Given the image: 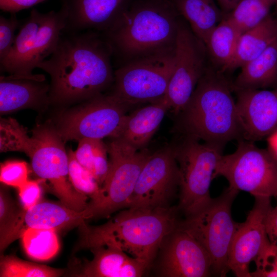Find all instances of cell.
<instances>
[{
  "instance_id": "cell-23",
  "label": "cell",
  "mask_w": 277,
  "mask_h": 277,
  "mask_svg": "<svg viewBox=\"0 0 277 277\" xmlns=\"http://www.w3.org/2000/svg\"><path fill=\"white\" fill-rule=\"evenodd\" d=\"M86 220L85 210L79 212L63 204L39 202L26 210L24 225L25 229L32 227L57 231L79 226Z\"/></svg>"
},
{
  "instance_id": "cell-26",
  "label": "cell",
  "mask_w": 277,
  "mask_h": 277,
  "mask_svg": "<svg viewBox=\"0 0 277 277\" xmlns=\"http://www.w3.org/2000/svg\"><path fill=\"white\" fill-rule=\"evenodd\" d=\"M242 33L225 17L213 29L204 44L207 53L222 73L228 71Z\"/></svg>"
},
{
  "instance_id": "cell-4",
  "label": "cell",
  "mask_w": 277,
  "mask_h": 277,
  "mask_svg": "<svg viewBox=\"0 0 277 277\" xmlns=\"http://www.w3.org/2000/svg\"><path fill=\"white\" fill-rule=\"evenodd\" d=\"M222 73L207 68L180 112V127L186 137L223 148L242 135L232 86Z\"/></svg>"
},
{
  "instance_id": "cell-35",
  "label": "cell",
  "mask_w": 277,
  "mask_h": 277,
  "mask_svg": "<svg viewBox=\"0 0 277 277\" xmlns=\"http://www.w3.org/2000/svg\"><path fill=\"white\" fill-rule=\"evenodd\" d=\"M11 14L8 18L0 16V61L10 53L15 39V30L20 24L15 13Z\"/></svg>"
},
{
  "instance_id": "cell-31",
  "label": "cell",
  "mask_w": 277,
  "mask_h": 277,
  "mask_svg": "<svg viewBox=\"0 0 277 277\" xmlns=\"http://www.w3.org/2000/svg\"><path fill=\"white\" fill-rule=\"evenodd\" d=\"M64 272L63 269L31 263L14 255L1 258V277H57Z\"/></svg>"
},
{
  "instance_id": "cell-21",
  "label": "cell",
  "mask_w": 277,
  "mask_h": 277,
  "mask_svg": "<svg viewBox=\"0 0 277 277\" xmlns=\"http://www.w3.org/2000/svg\"><path fill=\"white\" fill-rule=\"evenodd\" d=\"M170 106L165 97L162 100L127 115L118 135L119 138L137 149L148 143Z\"/></svg>"
},
{
  "instance_id": "cell-11",
  "label": "cell",
  "mask_w": 277,
  "mask_h": 277,
  "mask_svg": "<svg viewBox=\"0 0 277 277\" xmlns=\"http://www.w3.org/2000/svg\"><path fill=\"white\" fill-rule=\"evenodd\" d=\"M174 62V49L124 63L114 72L112 94L128 106L162 100L167 92Z\"/></svg>"
},
{
  "instance_id": "cell-39",
  "label": "cell",
  "mask_w": 277,
  "mask_h": 277,
  "mask_svg": "<svg viewBox=\"0 0 277 277\" xmlns=\"http://www.w3.org/2000/svg\"><path fill=\"white\" fill-rule=\"evenodd\" d=\"M265 223L268 239L271 245L277 249V206L270 208Z\"/></svg>"
},
{
  "instance_id": "cell-37",
  "label": "cell",
  "mask_w": 277,
  "mask_h": 277,
  "mask_svg": "<svg viewBox=\"0 0 277 277\" xmlns=\"http://www.w3.org/2000/svg\"><path fill=\"white\" fill-rule=\"evenodd\" d=\"M18 189L22 206L25 210L29 209L39 202L42 189L38 182L28 180Z\"/></svg>"
},
{
  "instance_id": "cell-2",
  "label": "cell",
  "mask_w": 277,
  "mask_h": 277,
  "mask_svg": "<svg viewBox=\"0 0 277 277\" xmlns=\"http://www.w3.org/2000/svg\"><path fill=\"white\" fill-rule=\"evenodd\" d=\"M177 206L168 208H127L106 223L79 226L76 250L99 246H116L150 266L165 238L178 227Z\"/></svg>"
},
{
  "instance_id": "cell-7",
  "label": "cell",
  "mask_w": 277,
  "mask_h": 277,
  "mask_svg": "<svg viewBox=\"0 0 277 277\" xmlns=\"http://www.w3.org/2000/svg\"><path fill=\"white\" fill-rule=\"evenodd\" d=\"M66 23L61 9L46 13L32 9L21 26L10 53L0 61L1 71L10 74H32L55 49Z\"/></svg>"
},
{
  "instance_id": "cell-5",
  "label": "cell",
  "mask_w": 277,
  "mask_h": 277,
  "mask_svg": "<svg viewBox=\"0 0 277 277\" xmlns=\"http://www.w3.org/2000/svg\"><path fill=\"white\" fill-rule=\"evenodd\" d=\"M238 191L228 187L196 213L181 220L178 228L192 236L205 248L211 260L212 275L225 276L230 271L231 245L239 225L231 215Z\"/></svg>"
},
{
  "instance_id": "cell-8",
  "label": "cell",
  "mask_w": 277,
  "mask_h": 277,
  "mask_svg": "<svg viewBox=\"0 0 277 277\" xmlns=\"http://www.w3.org/2000/svg\"><path fill=\"white\" fill-rule=\"evenodd\" d=\"M219 176L227 180L231 188L254 197L277 196V157L253 142L240 140L234 152L222 154L213 177Z\"/></svg>"
},
{
  "instance_id": "cell-34",
  "label": "cell",
  "mask_w": 277,
  "mask_h": 277,
  "mask_svg": "<svg viewBox=\"0 0 277 277\" xmlns=\"http://www.w3.org/2000/svg\"><path fill=\"white\" fill-rule=\"evenodd\" d=\"M27 164L21 161H9L1 164L0 181L4 184L19 188L28 181Z\"/></svg>"
},
{
  "instance_id": "cell-20",
  "label": "cell",
  "mask_w": 277,
  "mask_h": 277,
  "mask_svg": "<svg viewBox=\"0 0 277 277\" xmlns=\"http://www.w3.org/2000/svg\"><path fill=\"white\" fill-rule=\"evenodd\" d=\"M90 250L93 258L85 263L77 274L79 276L140 277L150 266L113 245H104Z\"/></svg>"
},
{
  "instance_id": "cell-42",
  "label": "cell",
  "mask_w": 277,
  "mask_h": 277,
  "mask_svg": "<svg viewBox=\"0 0 277 277\" xmlns=\"http://www.w3.org/2000/svg\"><path fill=\"white\" fill-rule=\"evenodd\" d=\"M276 7H277V4H276Z\"/></svg>"
},
{
  "instance_id": "cell-9",
  "label": "cell",
  "mask_w": 277,
  "mask_h": 277,
  "mask_svg": "<svg viewBox=\"0 0 277 277\" xmlns=\"http://www.w3.org/2000/svg\"><path fill=\"white\" fill-rule=\"evenodd\" d=\"M173 149L180 174L177 206L179 211L187 216L211 200L210 186L223 148L186 137Z\"/></svg>"
},
{
  "instance_id": "cell-14",
  "label": "cell",
  "mask_w": 277,
  "mask_h": 277,
  "mask_svg": "<svg viewBox=\"0 0 277 277\" xmlns=\"http://www.w3.org/2000/svg\"><path fill=\"white\" fill-rule=\"evenodd\" d=\"M179 182L173 147L159 150L150 154L143 166L126 208L171 207Z\"/></svg>"
},
{
  "instance_id": "cell-10",
  "label": "cell",
  "mask_w": 277,
  "mask_h": 277,
  "mask_svg": "<svg viewBox=\"0 0 277 277\" xmlns=\"http://www.w3.org/2000/svg\"><path fill=\"white\" fill-rule=\"evenodd\" d=\"M56 128L40 126L30 137L26 152L34 172L49 182L56 196L67 207L83 211L87 207L88 196L73 187L69 177L68 154Z\"/></svg>"
},
{
  "instance_id": "cell-22",
  "label": "cell",
  "mask_w": 277,
  "mask_h": 277,
  "mask_svg": "<svg viewBox=\"0 0 277 277\" xmlns=\"http://www.w3.org/2000/svg\"><path fill=\"white\" fill-rule=\"evenodd\" d=\"M240 68V72L231 85L235 91L264 89L276 84L277 40Z\"/></svg>"
},
{
  "instance_id": "cell-40",
  "label": "cell",
  "mask_w": 277,
  "mask_h": 277,
  "mask_svg": "<svg viewBox=\"0 0 277 277\" xmlns=\"http://www.w3.org/2000/svg\"><path fill=\"white\" fill-rule=\"evenodd\" d=\"M225 13H229L242 0H215Z\"/></svg>"
},
{
  "instance_id": "cell-15",
  "label": "cell",
  "mask_w": 277,
  "mask_h": 277,
  "mask_svg": "<svg viewBox=\"0 0 277 277\" xmlns=\"http://www.w3.org/2000/svg\"><path fill=\"white\" fill-rule=\"evenodd\" d=\"M254 199L245 221L239 223L230 249L229 269L238 277H251L250 263L271 245L265 223L271 207L270 198Z\"/></svg>"
},
{
  "instance_id": "cell-28",
  "label": "cell",
  "mask_w": 277,
  "mask_h": 277,
  "mask_svg": "<svg viewBox=\"0 0 277 277\" xmlns=\"http://www.w3.org/2000/svg\"><path fill=\"white\" fill-rule=\"evenodd\" d=\"M27 255L36 261H47L58 252L60 244L56 231L53 229L28 227L21 236Z\"/></svg>"
},
{
  "instance_id": "cell-13",
  "label": "cell",
  "mask_w": 277,
  "mask_h": 277,
  "mask_svg": "<svg viewBox=\"0 0 277 277\" xmlns=\"http://www.w3.org/2000/svg\"><path fill=\"white\" fill-rule=\"evenodd\" d=\"M207 51L181 16L174 47V67L165 98L170 109L180 113L189 102L205 73Z\"/></svg>"
},
{
  "instance_id": "cell-25",
  "label": "cell",
  "mask_w": 277,
  "mask_h": 277,
  "mask_svg": "<svg viewBox=\"0 0 277 277\" xmlns=\"http://www.w3.org/2000/svg\"><path fill=\"white\" fill-rule=\"evenodd\" d=\"M193 33L205 43L225 13L215 0H171Z\"/></svg>"
},
{
  "instance_id": "cell-36",
  "label": "cell",
  "mask_w": 277,
  "mask_h": 277,
  "mask_svg": "<svg viewBox=\"0 0 277 277\" xmlns=\"http://www.w3.org/2000/svg\"><path fill=\"white\" fill-rule=\"evenodd\" d=\"M254 261L256 269L250 272L251 277H277V249L272 245Z\"/></svg>"
},
{
  "instance_id": "cell-38",
  "label": "cell",
  "mask_w": 277,
  "mask_h": 277,
  "mask_svg": "<svg viewBox=\"0 0 277 277\" xmlns=\"http://www.w3.org/2000/svg\"><path fill=\"white\" fill-rule=\"evenodd\" d=\"M45 1L46 0H0V9L5 12L16 13Z\"/></svg>"
},
{
  "instance_id": "cell-27",
  "label": "cell",
  "mask_w": 277,
  "mask_h": 277,
  "mask_svg": "<svg viewBox=\"0 0 277 277\" xmlns=\"http://www.w3.org/2000/svg\"><path fill=\"white\" fill-rule=\"evenodd\" d=\"M26 210L20 207L4 188L0 190V250L3 252L25 229Z\"/></svg>"
},
{
  "instance_id": "cell-30",
  "label": "cell",
  "mask_w": 277,
  "mask_h": 277,
  "mask_svg": "<svg viewBox=\"0 0 277 277\" xmlns=\"http://www.w3.org/2000/svg\"><path fill=\"white\" fill-rule=\"evenodd\" d=\"M107 148L102 140L83 139L78 141L74 151L77 161L93 175L100 186L103 184L109 168Z\"/></svg>"
},
{
  "instance_id": "cell-16",
  "label": "cell",
  "mask_w": 277,
  "mask_h": 277,
  "mask_svg": "<svg viewBox=\"0 0 277 277\" xmlns=\"http://www.w3.org/2000/svg\"><path fill=\"white\" fill-rule=\"evenodd\" d=\"M159 274L165 277H206L212 275L210 257L202 245L178 227L160 248Z\"/></svg>"
},
{
  "instance_id": "cell-41",
  "label": "cell",
  "mask_w": 277,
  "mask_h": 277,
  "mask_svg": "<svg viewBox=\"0 0 277 277\" xmlns=\"http://www.w3.org/2000/svg\"><path fill=\"white\" fill-rule=\"evenodd\" d=\"M269 150L277 157V130L267 137Z\"/></svg>"
},
{
  "instance_id": "cell-24",
  "label": "cell",
  "mask_w": 277,
  "mask_h": 277,
  "mask_svg": "<svg viewBox=\"0 0 277 277\" xmlns=\"http://www.w3.org/2000/svg\"><path fill=\"white\" fill-rule=\"evenodd\" d=\"M276 40L277 19L270 14L259 25L241 34L228 71L242 67Z\"/></svg>"
},
{
  "instance_id": "cell-3",
  "label": "cell",
  "mask_w": 277,
  "mask_h": 277,
  "mask_svg": "<svg viewBox=\"0 0 277 277\" xmlns=\"http://www.w3.org/2000/svg\"><path fill=\"white\" fill-rule=\"evenodd\" d=\"M181 18L171 0H134L102 33L125 63L174 49Z\"/></svg>"
},
{
  "instance_id": "cell-33",
  "label": "cell",
  "mask_w": 277,
  "mask_h": 277,
  "mask_svg": "<svg viewBox=\"0 0 277 277\" xmlns=\"http://www.w3.org/2000/svg\"><path fill=\"white\" fill-rule=\"evenodd\" d=\"M30 140L25 129L12 118L0 121L1 152L20 151L25 153Z\"/></svg>"
},
{
  "instance_id": "cell-19",
  "label": "cell",
  "mask_w": 277,
  "mask_h": 277,
  "mask_svg": "<svg viewBox=\"0 0 277 277\" xmlns=\"http://www.w3.org/2000/svg\"><path fill=\"white\" fill-rule=\"evenodd\" d=\"M50 85L44 75L10 74L0 77V113L6 114L50 102Z\"/></svg>"
},
{
  "instance_id": "cell-18",
  "label": "cell",
  "mask_w": 277,
  "mask_h": 277,
  "mask_svg": "<svg viewBox=\"0 0 277 277\" xmlns=\"http://www.w3.org/2000/svg\"><path fill=\"white\" fill-rule=\"evenodd\" d=\"M60 1L66 17L64 32L103 33L114 25L134 0Z\"/></svg>"
},
{
  "instance_id": "cell-1",
  "label": "cell",
  "mask_w": 277,
  "mask_h": 277,
  "mask_svg": "<svg viewBox=\"0 0 277 277\" xmlns=\"http://www.w3.org/2000/svg\"><path fill=\"white\" fill-rule=\"evenodd\" d=\"M112 55L101 32L63 31L52 53L37 67L50 75V102L69 104L101 94L114 81Z\"/></svg>"
},
{
  "instance_id": "cell-17",
  "label": "cell",
  "mask_w": 277,
  "mask_h": 277,
  "mask_svg": "<svg viewBox=\"0 0 277 277\" xmlns=\"http://www.w3.org/2000/svg\"><path fill=\"white\" fill-rule=\"evenodd\" d=\"M242 139L254 142L277 130V87L236 91Z\"/></svg>"
},
{
  "instance_id": "cell-12",
  "label": "cell",
  "mask_w": 277,
  "mask_h": 277,
  "mask_svg": "<svg viewBox=\"0 0 277 277\" xmlns=\"http://www.w3.org/2000/svg\"><path fill=\"white\" fill-rule=\"evenodd\" d=\"M128 106L112 94H102L64 114L56 129L65 142L117 136Z\"/></svg>"
},
{
  "instance_id": "cell-29",
  "label": "cell",
  "mask_w": 277,
  "mask_h": 277,
  "mask_svg": "<svg viewBox=\"0 0 277 277\" xmlns=\"http://www.w3.org/2000/svg\"><path fill=\"white\" fill-rule=\"evenodd\" d=\"M276 4L277 0H242L224 17L242 33L263 22Z\"/></svg>"
},
{
  "instance_id": "cell-6",
  "label": "cell",
  "mask_w": 277,
  "mask_h": 277,
  "mask_svg": "<svg viewBox=\"0 0 277 277\" xmlns=\"http://www.w3.org/2000/svg\"><path fill=\"white\" fill-rule=\"evenodd\" d=\"M109 168L97 198L85 209L87 219L108 217L126 208L137 180L151 153L137 149L119 138H113L107 147Z\"/></svg>"
},
{
  "instance_id": "cell-32",
  "label": "cell",
  "mask_w": 277,
  "mask_h": 277,
  "mask_svg": "<svg viewBox=\"0 0 277 277\" xmlns=\"http://www.w3.org/2000/svg\"><path fill=\"white\" fill-rule=\"evenodd\" d=\"M69 177L73 187L80 193L96 200L100 193L101 186L93 174L76 160L74 151H68Z\"/></svg>"
}]
</instances>
